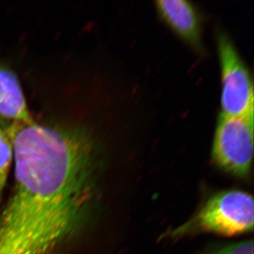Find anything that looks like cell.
<instances>
[{
  "instance_id": "8992f818",
  "label": "cell",
  "mask_w": 254,
  "mask_h": 254,
  "mask_svg": "<svg viewBox=\"0 0 254 254\" xmlns=\"http://www.w3.org/2000/svg\"><path fill=\"white\" fill-rule=\"evenodd\" d=\"M0 119L13 123L33 121L16 75L0 64Z\"/></svg>"
},
{
  "instance_id": "277c9868",
  "label": "cell",
  "mask_w": 254,
  "mask_h": 254,
  "mask_svg": "<svg viewBox=\"0 0 254 254\" xmlns=\"http://www.w3.org/2000/svg\"><path fill=\"white\" fill-rule=\"evenodd\" d=\"M217 45L221 71V113L240 117L254 113L253 82L233 42L218 32Z\"/></svg>"
},
{
  "instance_id": "7a4b0ae2",
  "label": "cell",
  "mask_w": 254,
  "mask_h": 254,
  "mask_svg": "<svg viewBox=\"0 0 254 254\" xmlns=\"http://www.w3.org/2000/svg\"><path fill=\"white\" fill-rule=\"evenodd\" d=\"M254 221L252 195L239 190H220L207 198L191 218L161 238L180 240L203 233L237 236L253 232Z\"/></svg>"
},
{
  "instance_id": "3957f363",
  "label": "cell",
  "mask_w": 254,
  "mask_h": 254,
  "mask_svg": "<svg viewBox=\"0 0 254 254\" xmlns=\"http://www.w3.org/2000/svg\"><path fill=\"white\" fill-rule=\"evenodd\" d=\"M254 113L228 116L220 113L218 119L211 159L219 170L240 180L251 176L254 157Z\"/></svg>"
},
{
  "instance_id": "6da1fadb",
  "label": "cell",
  "mask_w": 254,
  "mask_h": 254,
  "mask_svg": "<svg viewBox=\"0 0 254 254\" xmlns=\"http://www.w3.org/2000/svg\"><path fill=\"white\" fill-rule=\"evenodd\" d=\"M14 182L0 209V254H61L98 202L99 148L87 130L14 123Z\"/></svg>"
},
{
  "instance_id": "ba28073f",
  "label": "cell",
  "mask_w": 254,
  "mask_h": 254,
  "mask_svg": "<svg viewBox=\"0 0 254 254\" xmlns=\"http://www.w3.org/2000/svg\"><path fill=\"white\" fill-rule=\"evenodd\" d=\"M253 240L210 246L198 254H254Z\"/></svg>"
},
{
  "instance_id": "5b68a950",
  "label": "cell",
  "mask_w": 254,
  "mask_h": 254,
  "mask_svg": "<svg viewBox=\"0 0 254 254\" xmlns=\"http://www.w3.org/2000/svg\"><path fill=\"white\" fill-rule=\"evenodd\" d=\"M160 17L175 34L198 53H203L201 18L194 5L186 0L155 2Z\"/></svg>"
},
{
  "instance_id": "52a82bcc",
  "label": "cell",
  "mask_w": 254,
  "mask_h": 254,
  "mask_svg": "<svg viewBox=\"0 0 254 254\" xmlns=\"http://www.w3.org/2000/svg\"><path fill=\"white\" fill-rule=\"evenodd\" d=\"M13 163L14 149L12 142L7 132L0 128V199L2 196Z\"/></svg>"
}]
</instances>
